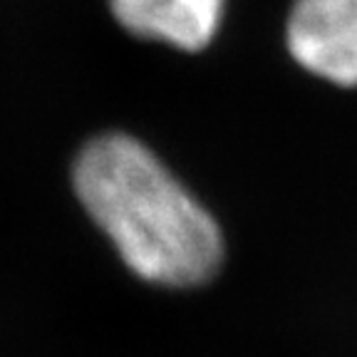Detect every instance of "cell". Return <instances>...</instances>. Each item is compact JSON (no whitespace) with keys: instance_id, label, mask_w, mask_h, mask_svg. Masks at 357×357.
Returning <instances> with one entry per match:
<instances>
[{"instance_id":"6da1fadb","label":"cell","mask_w":357,"mask_h":357,"mask_svg":"<svg viewBox=\"0 0 357 357\" xmlns=\"http://www.w3.org/2000/svg\"><path fill=\"white\" fill-rule=\"evenodd\" d=\"M73 181L92 221L139 278L167 288L213 278L223 258L216 221L142 142L127 134L92 139Z\"/></svg>"},{"instance_id":"3957f363","label":"cell","mask_w":357,"mask_h":357,"mask_svg":"<svg viewBox=\"0 0 357 357\" xmlns=\"http://www.w3.org/2000/svg\"><path fill=\"white\" fill-rule=\"evenodd\" d=\"M109 10L134 38L199 52L218 35L226 0H109Z\"/></svg>"},{"instance_id":"7a4b0ae2","label":"cell","mask_w":357,"mask_h":357,"mask_svg":"<svg viewBox=\"0 0 357 357\" xmlns=\"http://www.w3.org/2000/svg\"><path fill=\"white\" fill-rule=\"evenodd\" d=\"M285 45L310 75L357 87V0H296L285 20Z\"/></svg>"}]
</instances>
